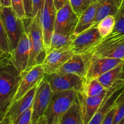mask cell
I'll use <instances>...</instances> for the list:
<instances>
[{"mask_svg":"<svg viewBox=\"0 0 124 124\" xmlns=\"http://www.w3.org/2000/svg\"><path fill=\"white\" fill-rule=\"evenodd\" d=\"M21 76L10 55L0 57V110L3 112L13 102Z\"/></svg>","mask_w":124,"mask_h":124,"instance_id":"cell-1","label":"cell"},{"mask_svg":"<svg viewBox=\"0 0 124 124\" xmlns=\"http://www.w3.org/2000/svg\"><path fill=\"white\" fill-rule=\"evenodd\" d=\"M30 41V54L27 69L28 71L38 64H41L46 55V48L44 40L41 23V11L30 19L27 29Z\"/></svg>","mask_w":124,"mask_h":124,"instance_id":"cell-2","label":"cell"},{"mask_svg":"<svg viewBox=\"0 0 124 124\" xmlns=\"http://www.w3.org/2000/svg\"><path fill=\"white\" fill-rule=\"evenodd\" d=\"M77 98L75 91L53 92L48 108L38 124H60L64 114Z\"/></svg>","mask_w":124,"mask_h":124,"instance_id":"cell-3","label":"cell"},{"mask_svg":"<svg viewBox=\"0 0 124 124\" xmlns=\"http://www.w3.org/2000/svg\"><path fill=\"white\" fill-rule=\"evenodd\" d=\"M87 53L92 56L124 61V34L111 33Z\"/></svg>","mask_w":124,"mask_h":124,"instance_id":"cell-4","label":"cell"},{"mask_svg":"<svg viewBox=\"0 0 124 124\" xmlns=\"http://www.w3.org/2000/svg\"><path fill=\"white\" fill-rule=\"evenodd\" d=\"M0 18L7 34L11 52L16 47L23 31L26 29L24 20L18 18L11 7L0 6Z\"/></svg>","mask_w":124,"mask_h":124,"instance_id":"cell-5","label":"cell"},{"mask_svg":"<svg viewBox=\"0 0 124 124\" xmlns=\"http://www.w3.org/2000/svg\"><path fill=\"white\" fill-rule=\"evenodd\" d=\"M44 78L49 82L53 92L71 90L81 92L85 80L76 74L59 72L46 74Z\"/></svg>","mask_w":124,"mask_h":124,"instance_id":"cell-6","label":"cell"},{"mask_svg":"<svg viewBox=\"0 0 124 124\" xmlns=\"http://www.w3.org/2000/svg\"><path fill=\"white\" fill-rule=\"evenodd\" d=\"M53 94L49 82L44 78L38 85L33 101L31 124H38L48 108Z\"/></svg>","mask_w":124,"mask_h":124,"instance_id":"cell-7","label":"cell"},{"mask_svg":"<svg viewBox=\"0 0 124 124\" xmlns=\"http://www.w3.org/2000/svg\"><path fill=\"white\" fill-rule=\"evenodd\" d=\"M79 16L74 12L70 2L57 10L54 32L74 35Z\"/></svg>","mask_w":124,"mask_h":124,"instance_id":"cell-8","label":"cell"},{"mask_svg":"<svg viewBox=\"0 0 124 124\" xmlns=\"http://www.w3.org/2000/svg\"><path fill=\"white\" fill-rule=\"evenodd\" d=\"M102 39L96 26H92L75 36L70 49L74 54H85Z\"/></svg>","mask_w":124,"mask_h":124,"instance_id":"cell-9","label":"cell"},{"mask_svg":"<svg viewBox=\"0 0 124 124\" xmlns=\"http://www.w3.org/2000/svg\"><path fill=\"white\" fill-rule=\"evenodd\" d=\"M45 75L41 64L35 65L28 71H23L21 79L13 101L23 97L30 90L38 85Z\"/></svg>","mask_w":124,"mask_h":124,"instance_id":"cell-10","label":"cell"},{"mask_svg":"<svg viewBox=\"0 0 124 124\" xmlns=\"http://www.w3.org/2000/svg\"><path fill=\"white\" fill-rule=\"evenodd\" d=\"M56 13L53 0H45L41 10V23L46 50L49 47L51 38L54 33Z\"/></svg>","mask_w":124,"mask_h":124,"instance_id":"cell-11","label":"cell"},{"mask_svg":"<svg viewBox=\"0 0 124 124\" xmlns=\"http://www.w3.org/2000/svg\"><path fill=\"white\" fill-rule=\"evenodd\" d=\"M37 87L30 90L19 99L12 102L5 113L3 124H14L18 117L32 105Z\"/></svg>","mask_w":124,"mask_h":124,"instance_id":"cell-12","label":"cell"},{"mask_svg":"<svg viewBox=\"0 0 124 124\" xmlns=\"http://www.w3.org/2000/svg\"><path fill=\"white\" fill-rule=\"evenodd\" d=\"M124 87V80L108 90L105 97L93 118L88 124H101L104 116L115 105V102Z\"/></svg>","mask_w":124,"mask_h":124,"instance_id":"cell-13","label":"cell"},{"mask_svg":"<svg viewBox=\"0 0 124 124\" xmlns=\"http://www.w3.org/2000/svg\"><path fill=\"white\" fill-rule=\"evenodd\" d=\"M30 49L29 37L25 29L22 33L16 47L10 53L12 61L21 72L26 70L29 62Z\"/></svg>","mask_w":124,"mask_h":124,"instance_id":"cell-14","label":"cell"},{"mask_svg":"<svg viewBox=\"0 0 124 124\" xmlns=\"http://www.w3.org/2000/svg\"><path fill=\"white\" fill-rule=\"evenodd\" d=\"M73 54L70 48L57 50L46 53L44 59L41 63L45 73L51 74L57 72Z\"/></svg>","mask_w":124,"mask_h":124,"instance_id":"cell-15","label":"cell"},{"mask_svg":"<svg viewBox=\"0 0 124 124\" xmlns=\"http://www.w3.org/2000/svg\"><path fill=\"white\" fill-rule=\"evenodd\" d=\"M124 61L121 59L99 58L91 56L85 78H98Z\"/></svg>","mask_w":124,"mask_h":124,"instance_id":"cell-16","label":"cell"},{"mask_svg":"<svg viewBox=\"0 0 124 124\" xmlns=\"http://www.w3.org/2000/svg\"><path fill=\"white\" fill-rule=\"evenodd\" d=\"M90 58L89 53L74 54L57 72L74 73L85 78Z\"/></svg>","mask_w":124,"mask_h":124,"instance_id":"cell-17","label":"cell"},{"mask_svg":"<svg viewBox=\"0 0 124 124\" xmlns=\"http://www.w3.org/2000/svg\"><path fill=\"white\" fill-rule=\"evenodd\" d=\"M106 93L98 96L90 97L84 95L81 92H77L78 98L82 110L84 124H89L90 121L99 109Z\"/></svg>","mask_w":124,"mask_h":124,"instance_id":"cell-18","label":"cell"},{"mask_svg":"<svg viewBox=\"0 0 124 124\" xmlns=\"http://www.w3.org/2000/svg\"><path fill=\"white\" fill-rule=\"evenodd\" d=\"M96 14L93 26H96L101 20L108 15L116 16L123 5L124 0H96Z\"/></svg>","mask_w":124,"mask_h":124,"instance_id":"cell-19","label":"cell"},{"mask_svg":"<svg viewBox=\"0 0 124 124\" xmlns=\"http://www.w3.org/2000/svg\"><path fill=\"white\" fill-rule=\"evenodd\" d=\"M97 8L98 4L96 0H95L85 10L81 13L79 16L78 22L75 29L74 36H77L81 33L93 26Z\"/></svg>","mask_w":124,"mask_h":124,"instance_id":"cell-20","label":"cell"},{"mask_svg":"<svg viewBox=\"0 0 124 124\" xmlns=\"http://www.w3.org/2000/svg\"><path fill=\"white\" fill-rule=\"evenodd\" d=\"M124 61L97 78L105 89L109 90L119 82L124 80Z\"/></svg>","mask_w":124,"mask_h":124,"instance_id":"cell-21","label":"cell"},{"mask_svg":"<svg viewBox=\"0 0 124 124\" xmlns=\"http://www.w3.org/2000/svg\"><path fill=\"white\" fill-rule=\"evenodd\" d=\"M60 124H84L82 110L78 98L74 101L64 114Z\"/></svg>","mask_w":124,"mask_h":124,"instance_id":"cell-22","label":"cell"},{"mask_svg":"<svg viewBox=\"0 0 124 124\" xmlns=\"http://www.w3.org/2000/svg\"><path fill=\"white\" fill-rule=\"evenodd\" d=\"M75 37L74 35L54 32L51 38L49 47L46 50V53L57 50L70 48L71 42Z\"/></svg>","mask_w":124,"mask_h":124,"instance_id":"cell-23","label":"cell"},{"mask_svg":"<svg viewBox=\"0 0 124 124\" xmlns=\"http://www.w3.org/2000/svg\"><path fill=\"white\" fill-rule=\"evenodd\" d=\"M108 90L105 89L98 79L97 78H85L83 88L81 93L87 96H98L103 93H106Z\"/></svg>","mask_w":124,"mask_h":124,"instance_id":"cell-24","label":"cell"},{"mask_svg":"<svg viewBox=\"0 0 124 124\" xmlns=\"http://www.w3.org/2000/svg\"><path fill=\"white\" fill-rule=\"evenodd\" d=\"M116 24V17L108 15L103 18L97 24L96 27L102 38L110 35L114 30Z\"/></svg>","mask_w":124,"mask_h":124,"instance_id":"cell-25","label":"cell"},{"mask_svg":"<svg viewBox=\"0 0 124 124\" xmlns=\"http://www.w3.org/2000/svg\"><path fill=\"white\" fill-rule=\"evenodd\" d=\"M10 53L9 41L0 18V57L10 55Z\"/></svg>","mask_w":124,"mask_h":124,"instance_id":"cell-26","label":"cell"},{"mask_svg":"<svg viewBox=\"0 0 124 124\" xmlns=\"http://www.w3.org/2000/svg\"><path fill=\"white\" fill-rule=\"evenodd\" d=\"M95 0H69L74 12L79 16Z\"/></svg>","mask_w":124,"mask_h":124,"instance_id":"cell-27","label":"cell"},{"mask_svg":"<svg viewBox=\"0 0 124 124\" xmlns=\"http://www.w3.org/2000/svg\"><path fill=\"white\" fill-rule=\"evenodd\" d=\"M116 24L113 31L114 33L124 34V4L119 11L116 16Z\"/></svg>","mask_w":124,"mask_h":124,"instance_id":"cell-28","label":"cell"},{"mask_svg":"<svg viewBox=\"0 0 124 124\" xmlns=\"http://www.w3.org/2000/svg\"><path fill=\"white\" fill-rule=\"evenodd\" d=\"M11 3H12L11 7L16 15L21 19H26L24 1L23 0H11Z\"/></svg>","mask_w":124,"mask_h":124,"instance_id":"cell-29","label":"cell"},{"mask_svg":"<svg viewBox=\"0 0 124 124\" xmlns=\"http://www.w3.org/2000/svg\"><path fill=\"white\" fill-rule=\"evenodd\" d=\"M32 105L18 117L14 124H31L32 118Z\"/></svg>","mask_w":124,"mask_h":124,"instance_id":"cell-30","label":"cell"},{"mask_svg":"<svg viewBox=\"0 0 124 124\" xmlns=\"http://www.w3.org/2000/svg\"><path fill=\"white\" fill-rule=\"evenodd\" d=\"M117 110V105H115L104 116L101 124H113Z\"/></svg>","mask_w":124,"mask_h":124,"instance_id":"cell-31","label":"cell"},{"mask_svg":"<svg viewBox=\"0 0 124 124\" xmlns=\"http://www.w3.org/2000/svg\"><path fill=\"white\" fill-rule=\"evenodd\" d=\"M124 118V102L117 105V110L113 124H120Z\"/></svg>","mask_w":124,"mask_h":124,"instance_id":"cell-32","label":"cell"},{"mask_svg":"<svg viewBox=\"0 0 124 124\" xmlns=\"http://www.w3.org/2000/svg\"><path fill=\"white\" fill-rule=\"evenodd\" d=\"M23 1H24L26 19H31L33 17L32 0H23Z\"/></svg>","mask_w":124,"mask_h":124,"instance_id":"cell-33","label":"cell"},{"mask_svg":"<svg viewBox=\"0 0 124 124\" xmlns=\"http://www.w3.org/2000/svg\"><path fill=\"white\" fill-rule=\"evenodd\" d=\"M44 1L45 0H32L33 17L35 16L39 11L41 10L44 4Z\"/></svg>","mask_w":124,"mask_h":124,"instance_id":"cell-34","label":"cell"},{"mask_svg":"<svg viewBox=\"0 0 124 124\" xmlns=\"http://www.w3.org/2000/svg\"><path fill=\"white\" fill-rule=\"evenodd\" d=\"M53 2L57 10H58L66 4H67L69 2V0H53Z\"/></svg>","mask_w":124,"mask_h":124,"instance_id":"cell-35","label":"cell"},{"mask_svg":"<svg viewBox=\"0 0 124 124\" xmlns=\"http://www.w3.org/2000/svg\"><path fill=\"white\" fill-rule=\"evenodd\" d=\"M124 102V87H123V88H122V91H121L119 95L118 98L116 99L115 105H119L120 104H121L122 102Z\"/></svg>","mask_w":124,"mask_h":124,"instance_id":"cell-36","label":"cell"},{"mask_svg":"<svg viewBox=\"0 0 124 124\" xmlns=\"http://www.w3.org/2000/svg\"><path fill=\"white\" fill-rule=\"evenodd\" d=\"M11 0H0V6L2 7H11Z\"/></svg>","mask_w":124,"mask_h":124,"instance_id":"cell-37","label":"cell"},{"mask_svg":"<svg viewBox=\"0 0 124 124\" xmlns=\"http://www.w3.org/2000/svg\"><path fill=\"white\" fill-rule=\"evenodd\" d=\"M5 117V113L0 110V124H3Z\"/></svg>","mask_w":124,"mask_h":124,"instance_id":"cell-38","label":"cell"},{"mask_svg":"<svg viewBox=\"0 0 124 124\" xmlns=\"http://www.w3.org/2000/svg\"><path fill=\"white\" fill-rule=\"evenodd\" d=\"M120 124H124V118L122 119V121H121V123H120Z\"/></svg>","mask_w":124,"mask_h":124,"instance_id":"cell-39","label":"cell"},{"mask_svg":"<svg viewBox=\"0 0 124 124\" xmlns=\"http://www.w3.org/2000/svg\"></svg>","mask_w":124,"mask_h":124,"instance_id":"cell-40","label":"cell"},{"mask_svg":"<svg viewBox=\"0 0 124 124\" xmlns=\"http://www.w3.org/2000/svg\"><path fill=\"white\" fill-rule=\"evenodd\" d=\"M123 4H124V3H123Z\"/></svg>","mask_w":124,"mask_h":124,"instance_id":"cell-41","label":"cell"}]
</instances>
